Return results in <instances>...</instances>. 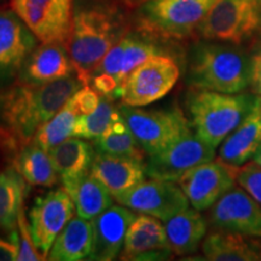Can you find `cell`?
I'll return each mask as SVG.
<instances>
[{"instance_id":"cell-1","label":"cell","mask_w":261,"mask_h":261,"mask_svg":"<svg viewBox=\"0 0 261 261\" xmlns=\"http://www.w3.org/2000/svg\"><path fill=\"white\" fill-rule=\"evenodd\" d=\"M84 86L76 74L45 85L16 80L0 90V145L17 152Z\"/></svg>"},{"instance_id":"cell-2","label":"cell","mask_w":261,"mask_h":261,"mask_svg":"<svg viewBox=\"0 0 261 261\" xmlns=\"http://www.w3.org/2000/svg\"><path fill=\"white\" fill-rule=\"evenodd\" d=\"M125 35L123 16L115 6L86 3L74 9L65 46L81 83L90 84L92 71L108 51Z\"/></svg>"},{"instance_id":"cell-3","label":"cell","mask_w":261,"mask_h":261,"mask_svg":"<svg viewBox=\"0 0 261 261\" xmlns=\"http://www.w3.org/2000/svg\"><path fill=\"white\" fill-rule=\"evenodd\" d=\"M256 99L254 93H221L192 89L187 107L195 135L217 149L243 121Z\"/></svg>"},{"instance_id":"cell-4","label":"cell","mask_w":261,"mask_h":261,"mask_svg":"<svg viewBox=\"0 0 261 261\" xmlns=\"http://www.w3.org/2000/svg\"><path fill=\"white\" fill-rule=\"evenodd\" d=\"M250 58L237 48L201 44L189 60L187 83L194 90L241 93L249 86Z\"/></svg>"},{"instance_id":"cell-5","label":"cell","mask_w":261,"mask_h":261,"mask_svg":"<svg viewBox=\"0 0 261 261\" xmlns=\"http://www.w3.org/2000/svg\"><path fill=\"white\" fill-rule=\"evenodd\" d=\"M217 0H148L139 9L143 31L165 39H185L200 27Z\"/></svg>"},{"instance_id":"cell-6","label":"cell","mask_w":261,"mask_h":261,"mask_svg":"<svg viewBox=\"0 0 261 261\" xmlns=\"http://www.w3.org/2000/svg\"><path fill=\"white\" fill-rule=\"evenodd\" d=\"M130 132L146 155H154L192 133L190 120L179 109L144 110L120 107Z\"/></svg>"},{"instance_id":"cell-7","label":"cell","mask_w":261,"mask_h":261,"mask_svg":"<svg viewBox=\"0 0 261 261\" xmlns=\"http://www.w3.org/2000/svg\"><path fill=\"white\" fill-rule=\"evenodd\" d=\"M260 31L261 0H217L197 29L207 40L234 45Z\"/></svg>"},{"instance_id":"cell-8","label":"cell","mask_w":261,"mask_h":261,"mask_svg":"<svg viewBox=\"0 0 261 261\" xmlns=\"http://www.w3.org/2000/svg\"><path fill=\"white\" fill-rule=\"evenodd\" d=\"M179 76L177 62L165 54L156 55L130 71L117 90L116 98L128 107L149 106L171 92Z\"/></svg>"},{"instance_id":"cell-9","label":"cell","mask_w":261,"mask_h":261,"mask_svg":"<svg viewBox=\"0 0 261 261\" xmlns=\"http://www.w3.org/2000/svg\"><path fill=\"white\" fill-rule=\"evenodd\" d=\"M10 8L40 42H67L74 15L73 0H10Z\"/></svg>"},{"instance_id":"cell-10","label":"cell","mask_w":261,"mask_h":261,"mask_svg":"<svg viewBox=\"0 0 261 261\" xmlns=\"http://www.w3.org/2000/svg\"><path fill=\"white\" fill-rule=\"evenodd\" d=\"M74 212V202L64 189L48 191L34 201L28 213V224L33 242L44 259H47L55 240Z\"/></svg>"},{"instance_id":"cell-11","label":"cell","mask_w":261,"mask_h":261,"mask_svg":"<svg viewBox=\"0 0 261 261\" xmlns=\"http://www.w3.org/2000/svg\"><path fill=\"white\" fill-rule=\"evenodd\" d=\"M238 169L219 159L212 160L191 168L177 182L192 208L207 211L236 185Z\"/></svg>"},{"instance_id":"cell-12","label":"cell","mask_w":261,"mask_h":261,"mask_svg":"<svg viewBox=\"0 0 261 261\" xmlns=\"http://www.w3.org/2000/svg\"><path fill=\"white\" fill-rule=\"evenodd\" d=\"M116 201L130 211L152 215L163 223L190 205L178 182L154 178L144 179L137 187L119 196Z\"/></svg>"},{"instance_id":"cell-13","label":"cell","mask_w":261,"mask_h":261,"mask_svg":"<svg viewBox=\"0 0 261 261\" xmlns=\"http://www.w3.org/2000/svg\"><path fill=\"white\" fill-rule=\"evenodd\" d=\"M215 159V148L201 140L195 132L182 137L145 162L146 177L178 181L191 168Z\"/></svg>"},{"instance_id":"cell-14","label":"cell","mask_w":261,"mask_h":261,"mask_svg":"<svg viewBox=\"0 0 261 261\" xmlns=\"http://www.w3.org/2000/svg\"><path fill=\"white\" fill-rule=\"evenodd\" d=\"M38 38L12 9H0V90L18 79Z\"/></svg>"},{"instance_id":"cell-15","label":"cell","mask_w":261,"mask_h":261,"mask_svg":"<svg viewBox=\"0 0 261 261\" xmlns=\"http://www.w3.org/2000/svg\"><path fill=\"white\" fill-rule=\"evenodd\" d=\"M210 210L214 228L261 238V204L242 187L234 185Z\"/></svg>"},{"instance_id":"cell-16","label":"cell","mask_w":261,"mask_h":261,"mask_svg":"<svg viewBox=\"0 0 261 261\" xmlns=\"http://www.w3.org/2000/svg\"><path fill=\"white\" fill-rule=\"evenodd\" d=\"M162 220L149 214H136L127 228L121 250L122 260L166 259L173 252Z\"/></svg>"},{"instance_id":"cell-17","label":"cell","mask_w":261,"mask_h":261,"mask_svg":"<svg viewBox=\"0 0 261 261\" xmlns=\"http://www.w3.org/2000/svg\"><path fill=\"white\" fill-rule=\"evenodd\" d=\"M136 214L125 205H110L92 224V249L89 260L112 261L121 254L127 228Z\"/></svg>"},{"instance_id":"cell-18","label":"cell","mask_w":261,"mask_h":261,"mask_svg":"<svg viewBox=\"0 0 261 261\" xmlns=\"http://www.w3.org/2000/svg\"><path fill=\"white\" fill-rule=\"evenodd\" d=\"M73 74L76 73L65 44L41 42L29 55L17 80L29 85H45Z\"/></svg>"},{"instance_id":"cell-19","label":"cell","mask_w":261,"mask_h":261,"mask_svg":"<svg viewBox=\"0 0 261 261\" xmlns=\"http://www.w3.org/2000/svg\"><path fill=\"white\" fill-rule=\"evenodd\" d=\"M90 173L102 182L114 200L137 187L146 177L144 160L99 152L94 156Z\"/></svg>"},{"instance_id":"cell-20","label":"cell","mask_w":261,"mask_h":261,"mask_svg":"<svg viewBox=\"0 0 261 261\" xmlns=\"http://www.w3.org/2000/svg\"><path fill=\"white\" fill-rule=\"evenodd\" d=\"M261 145V96L243 121L219 145V160L242 167L254 158Z\"/></svg>"},{"instance_id":"cell-21","label":"cell","mask_w":261,"mask_h":261,"mask_svg":"<svg viewBox=\"0 0 261 261\" xmlns=\"http://www.w3.org/2000/svg\"><path fill=\"white\" fill-rule=\"evenodd\" d=\"M202 252L213 261H261V238L214 228L205 234Z\"/></svg>"},{"instance_id":"cell-22","label":"cell","mask_w":261,"mask_h":261,"mask_svg":"<svg viewBox=\"0 0 261 261\" xmlns=\"http://www.w3.org/2000/svg\"><path fill=\"white\" fill-rule=\"evenodd\" d=\"M48 152L63 188L89 173L94 159L93 146L79 137H69Z\"/></svg>"},{"instance_id":"cell-23","label":"cell","mask_w":261,"mask_h":261,"mask_svg":"<svg viewBox=\"0 0 261 261\" xmlns=\"http://www.w3.org/2000/svg\"><path fill=\"white\" fill-rule=\"evenodd\" d=\"M207 220L195 208H187L165 221L166 233L175 255H190L197 252L207 234Z\"/></svg>"},{"instance_id":"cell-24","label":"cell","mask_w":261,"mask_h":261,"mask_svg":"<svg viewBox=\"0 0 261 261\" xmlns=\"http://www.w3.org/2000/svg\"><path fill=\"white\" fill-rule=\"evenodd\" d=\"M92 249V224L84 218H71L52 244L47 260L79 261L89 259Z\"/></svg>"},{"instance_id":"cell-25","label":"cell","mask_w":261,"mask_h":261,"mask_svg":"<svg viewBox=\"0 0 261 261\" xmlns=\"http://www.w3.org/2000/svg\"><path fill=\"white\" fill-rule=\"evenodd\" d=\"M15 168L29 185L51 188L57 182L58 174L47 150L34 139L16 152Z\"/></svg>"},{"instance_id":"cell-26","label":"cell","mask_w":261,"mask_h":261,"mask_svg":"<svg viewBox=\"0 0 261 261\" xmlns=\"http://www.w3.org/2000/svg\"><path fill=\"white\" fill-rule=\"evenodd\" d=\"M63 189L70 195L77 217L84 219L93 220L112 205L113 196L90 172Z\"/></svg>"},{"instance_id":"cell-27","label":"cell","mask_w":261,"mask_h":261,"mask_svg":"<svg viewBox=\"0 0 261 261\" xmlns=\"http://www.w3.org/2000/svg\"><path fill=\"white\" fill-rule=\"evenodd\" d=\"M28 182L16 168L0 172V228L14 231L18 215L23 210V201L28 192Z\"/></svg>"},{"instance_id":"cell-28","label":"cell","mask_w":261,"mask_h":261,"mask_svg":"<svg viewBox=\"0 0 261 261\" xmlns=\"http://www.w3.org/2000/svg\"><path fill=\"white\" fill-rule=\"evenodd\" d=\"M94 149L99 154L126 156L137 160H144L145 154L133 133L130 132L128 125L120 112V108L107 129L94 139Z\"/></svg>"},{"instance_id":"cell-29","label":"cell","mask_w":261,"mask_h":261,"mask_svg":"<svg viewBox=\"0 0 261 261\" xmlns=\"http://www.w3.org/2000/svg\"><path fill=\"white\" fill-rule=\"evenodd\" d=\"M77 116L79 115L68 99V102L48 121L39 127L34 136V140L42 149L48 151L54 146L73 136Z\"/></svg>"},{"instance_id":"cell-30","label":"cell","mask_w":261,"mask_h":261,"mask_svg":"<svg viewBox=\"0 0 261 261\" xmlns=\"http://www.w3.org/2000/svg\"><path fill=\"white\" fill-rule=\"evenodd\" d=\"M117 112H119V108L116 109L114 107L110 98L102 97V100L96 110L86 115L77 116L71 137L94 140L107 129V127L116 116Z\"/></svg>"},{"instance_id":"cell-31","label":"cell","mask_w":261,"mask_h":261,"mask_svg":"<svg viewBox=\"0 0 261 261\" xmlns=\"http://www.w3.org/2000/svg\"><path fill=\"white\" fill-rule=\"evenodd\" d=\"M160 54H162V51L156 46L154 42L140 38L138 35L126 34L123 37L121 68H120L121 84L130 74V71L135 70L138 65Z\"/></svg>"},{"instance_id":"cell-32","label":"cell","mask_w":261,"mask_h":261,"mask_svg":"<svg viewBox=\"0 0 261 261\" xmlns=\"http://www.w3.org/2000/svg\"><path fill=\"white\" fill-rule=\"evenodd\" d=\"M10 237L15 241L18 248L17 261H40L45 260L44 256L39 253V250L35 247L33 238L29 230L28 220L25 219L24 208L21 211L18 215L17 226L14 231L10 232Z\"/></svg>"},{"instance_id":"cell-33","label":"cell","mask_w":261,"mask_h":261,"mask_svg":"<svg viewBox=\"0 0 261 261\" xmlns=\"http://www.w3.org/2000/svg\"><path fill=\"white\" fill-rule=\"evenodd\" d=\"M237 184L261 204V167L255 162H247L238 169Z\"/></svg>"},{"instance_id":"cell-34","label":"cell","mask_w":261,"mask_h":261,"mask_svg":"<svg viewBox=\"0 0 261 261\" xmlns=\"http://www.w3.org/2000/svg\"><path fill=\"white\" fill-rule=\"evenodd\" d=\"M102 94H99L91 85H84L69 98V102L77 115H86L97 109L102 100Z\"/></svg>"},{"instance_id":"cell-35","label":"cell","mask_w":261,"mask_h":261,"mask_svg":"<svg viewBox=\"0 0 261 261\" xmlns=\"http://www.w3.org/2000/svg\"><path fill=\"white\" fill-rule=\"evenodd\" d=\"M249 86L256 96H261V50L250 57Z\"/></svg>"},{"instance_id":"cell-36","label":"cell","mask_w":261,"mask_h":261,"mask_svg":"<svg viewBox=\"0 0 261 261\" xmlns=\"http://www.w3.org/2000/svg\"><path fill=\"white\" fill-rule=\"evenodd\" d=\"M18 248L11 237L9 240L0 236V261H17Z\"/></svg>"},{"instance_id":"cell-37","label":"cell","mask_w":261,"mask_h":261,"mask_svg":"<svg viewBox=\"0 0 261 261\" xmlns=\"http://www.w3.org/2000/svg\"><path fill=\"white\" fill-rule=\"evenodd\" d=\"M253 160H254V162L256 163V165H259L261 167V145L259 146V149L256 150V152H255V155H254Z\"/></svg>"},{"instance_id":"cell-38","label":"cell","mask_w":261,"mask_h":261,"mask_svg":"<svg viewBox=\"0 0 261 261\" xmlns=\"http://www.w3.org/2000/svg\"><path fill=\"white\" fill-rule=\"evenodd\" d=\"M125 2L127 3V4L135 5V4H143V3L148 2V0H125Z\"/></svg>"}]
</instances>
